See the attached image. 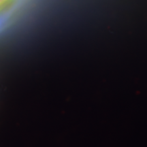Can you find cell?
I'll use <instances>...</instances> for the list:
<instances>
[{
	"instance_id": "obj_1",
	"label": "cell",
	"mask_w": 147,
	"mask_h": 147,
	"mask_svg": "<svg viewBox=\"0 0 147 147\" xmlns=\"http://www.w3.org/2000/svg\"><path fill=\"white\" fill-rule=\"evenodd\" d=\"M11 1H13V0H0V5H2L4 3L10 2Z\"/></svg>"
}]
</instances>
